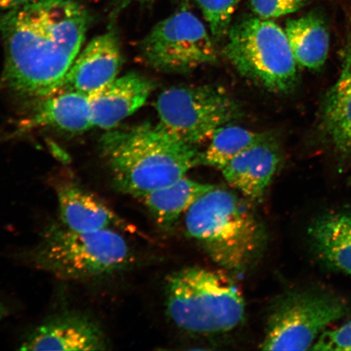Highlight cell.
Instances as JSON below:
<instances>
[{
    "instance_id": "6da1fadb",
    "label": "cell",
    "mask_w": 351,
    "mask_h": 351,
    "mask_svg": "<svg viewBox=\"0 0 351 351\" xmlns=\"http://www.w3.org/2000/svg\"><path fill=\"white\" fill-rule=\"evenodd\" d=\"M90 22L89 12L77 0H30L3 16V84L29 98L59 91Z\"/></svg>"
},
{
    "instance_id": "7a4b0ae2",
    "label": "cell",
    "mask_w": 351,
    "mask_h": 351,
    "mask_svg": "<svg viewBox=\"0 0 351 351\" xmlns=\"http://www.w3.org/2000/svg\"><path fill=\"white\" fill-rule=\"evenodd\" d=\"M100 151L118 191L140 199L186 177L202 165V152L173 137L160 124L110 130Z\"/></svg>"
},
{
    "instance_id": "3957f363",
    "label": "cell",
    "mask_w": 351,
    "mask_h": 351,
    "mask_svg": "<svg viewBox=\"0 0 351 351\" xmlns=\"http://www.w3.org/2000/svg\"><path fill=\"white\" fill-rule=\"evenodd\" d=\"M184 217L187 235L228 273H245L265 247L260 217L247 200L225 188L214 186Z\"/></svg>"
},
{
    "instance_id": "277c9868",
    "label": "cell",
    "mask_w": 351,
    "mask_h": 351,
    "mask_svg": "<svg viewBox=\"0 0 351 351\" xmlns=\"http://www.w3.org/2000/svg\"><path fill=\"white\" fill-rule=\"evenodd\" d=\"M25 256L34 269L77 282L120 273L134 261L133 249L119 230L77 232L60 221L47 227Z\"/></svg>"
},
{
    "instance_id": "5b68a950",
    "label": "cell",
    "mask_w": 351,
    "mask_h": 351,
    "mask_svg": "<svg viewBox=\"0 0 351 351\" xmlns=\"http://www.w3.org/2000/svg\"><path fill=\"white\" fill-rule=\"evenodd\" d=\"M167 315L182 330L218 335L243 322L245 304L239 285L222 271L186 267L165 282Z\"/></svg>"
},
{
    "instance_id": "8992f818",
    "label": "cell",
    "mask_w": 351,
    "mask_h": 351,
    "mask_svg": "<svg viewBox=\"0 0 351 351\" xmlns=\"http://www.w3.org/2000/svg\"><path fill=\"white\" fill-rule=\"evenodd\" d=\"M227 36L223 55L241 75L274 93L295 89L298 65L280 26L254 17L231 26Z\"/></svg>"
},
{
    "instance_id": "52a82bcc",
    "label": "cell",
    "mask_w": 351,
    "mask_h": 351,
    "mask_svg": "<svg viewBox=\"0 0 351 351\" xmlns=\"http://www.w3.org/2000/svg\"><path fill=\"white\" fill-rule=\"evenodd\" d=\"M156 109L165 130L195 147L241 117L239 104L227 91L212 86L169 88L160 95Z\"/></svg>"
},
{
    "instance_id": "ba28073f",
    "label": "cell",
    "mask_w": 351,
    "mask_h": 351,
    "mask_svg": "<svg viewBox=\"0 0 351 351\" xmlns=\"http://www.w3.org/2000/svg\"><path fill=\"white\" fill-rule=\"evenodd\" d=\"M344 300L320 291L293 292L280 298L267 319L263 350H307L330 324L346 317Z\"/></svg>"
},
{
    "instance_id": "9c48e42d",
    "label": "cell",
    "mask_w": 351,
    "mask_h": 351,
    "mask_svg": "<svg viewBox=\"0 0 351 351\" xmlns=\"http://www.w3.org/2000/svg\"><path fill=\"white\" fill-rule=\"evenodd\" d=\"M141 55L150 67L169 73H188L218 59L213 35L186 10L159 22L143 39Z\"/></svg>"
},
{
    "instance_id": "30bf717a",
    "label": "cell",
    "mask_w": 351,
    "mask_h": 351,
    "mask_svg": "<svg viewBox=\"0 0 351 351\" xmlns=\"http://www.w3.org/2000/svg\"><path fill=\"white\" fill-rule=\"evenodd\" d=\"M109 342L97 322L82 313L64 311L44 320L21 342V350H104Z\"/></svg>"
},
{
    "instance_id": "8fae6325",
    "label": "cell",
    "mask_w": 351,
    "mask_h": 351,
    "mask_svg": "<svg viewBox=\"0 0 351 351\" xmlns=\"http://www.w3.org/2000/svg\"><path fill=\"white\" fill-rule=\"evenodd\" d=\"M121 64L119 38L116 30L110 28L106 33L92 39L78 54L60 90L89 96L115 80Z\"/></svg>"
},
{
    "instance_id": "7c38bea8",
    "label": "cell",
    "mask_w": 351,
    "mask_h": 351,
    "mask_svg": "<svg viewBox=\"0 0 351 351\" xmlns=\"http://www.w3.org/2000/svg\"><path fill=\"white\" fill-rule=\"evenodd\" d=\"M55 190L60 221L68 229L77 232L129 230L124 219L99 197L73 180L57 183Z\"/></svg>"
},
{
    "instance_id": "4fadbf2b",
    "label": "cell",
    "mask_w": 351,
    "mask_h": 351,
    "mask_svg": "<svg viewBox=\"0 0 351 351\" xmlns=\"http://www.w3.org/2000/svg\"><path fill=\"white\" fill-rule=\"evenodd\" d=\"M155 87L138 73H130L89 95L93 127L110 130L138 111Z\"/></svg>"
},
{
    "instance_id": "5bb4252c",
    "label": "cell",
    "mask_w": 351,
    "mask_h": 351,
    "mask_svg": "<svg viewBox=\"0 0 351 351\" xmlns=\"http://www.w3.org/2000/svg\"><path fill=\"white\" fill-rule=\"evenodd\" d=\"M278 147L269 137L231 160L221 170L229 185L251 201H260L280 165Z\"/></svg>"
},
{
    "instance_id": "9a60e30c",
    "label": "cell",
    "mask_w": 351,
    "mask_h": 351,
    "mask_svg": "<svg viewBox=\"0 0 351 351\" xmlns=\"http://www.w3.org/2000/svg\"><path fill=\"white\" fill-rule=\"evenodd\" d=\"M24 130L51 127L69 133H82L93 127L89 96L70 90H60L42 99Z\"/></svg>"
},
{
    "instance_id": "2e32d148",
    "label": "cell",
    "mask_w": 351,
    "mask_h": 351,
    "mask_svg": "<svg viewBox=\"0 0 351 351\" xmlns=\"http://www.w3.org/2000/svg\"><path fill=\"white\" fill-rule=\"evenodd\" d=\"M308 235L320 260L351 278V213L319 217L311 223Z\"/></svg>"
},
{
    "instance_id": "e0dca14e",
    "label": "cell",
    "mask_w": 351,
    "mask_h": 351,
    "mask_svg": "<svg viewBox=\"0 0 351 351\" xmlns=\"http://www.w3.org/2000/svg\"><path fill=\"white\" fill-rule=\"evenodd\" d=\"M322 118L333 146L351 152V45L344 52L339 78L324 100Z\"/></svg>"
},
{
    "instance_id": "ac0fdd59",
    "label": "cell",
    "mask_w": 351,
    "mask_h": 351,
    "mask_svg": "<svg viewBox=\"0 0 351 351\" xmlns=\"http://www.w3.org/2000/svg\"><path fill=\"white\" fill-rule=\"evenodd\" d=\"M214 186L184 177L172 184L148 193L140 200L150 210L158 225L172 229L195 202Z\"/></svg>"
},
{
    "instance_id": "d6986e66",
    "label": "cell",
    "mask_w": 351,
    "mask_h": 351,
    "mask_svg": "<svg viewBox=\"0 0 351 351\" xmlns=\"http://www.w3.org/2000/svg\"><path fill=\"white\" fill-rule=\"evenodd\" d=\"M285 33L298 66L314 71L324 67L328 55L329 35L318 15L289 21Z\"/></svg>"
},
{
    "instance_id": "ffe728a7",
    "label": "cell",
    "mask_w": 351,
    "mask_h": 351,
    "mask_svg": "<svg viewBox=\"0 0 351 351\" xmlns=\"http://www.w3.org/2000/svg\"><path fill=\"white\" fill-rule=\"evenodd\" d=\"M267 138V134L243 127L230 124L223 126L210 139L207 150L202 152V165L221 171L240 154Z\"/></svg>"
},
{
    "instance_id": "44dd1931",
    "label": "cell",
    "mask_w": 351,
    "mask_h": 351,
    "mask_svg": "<svg viewBox=\"0 0 351 351\" xmlns=\"http://www.w3.org/2000/svg\"><path fill=\"white\" fill-rule=\"evenodd\" d=\"M213 38L227 36L230 32L232 16L238 8L240 0H195Z\"/></svg>"
},
{
    "instance_id": "7402d4cb",
    "label": "cell",
    "mask_w": 351,
    "mask_h": 351,
    "mask_svg": "<svg viewBox=\"0 0 351 351\" xmlns=\"http://www.w3.org/2000/svg\"><path fill=\"white\" fill-rule=\"evenodd\" d=\"M254 14L263 19H274L291 14L304 7L293 0H251Z\"/></svg>"
},
{
    "instance_id": "603a6c76",
    "label": "cell",
    "mask_w": 351,
    "mask_h": 351,
    "mask_svg": "<svg viewBox=\"0 0 351 351\" xmlns=\"http://www.w3.org/2000/svg\"><path fill=\"white\" fill-rule=\"evenodd\" d=\"M313 350H351V320L332 331H326L315 342Z\"/></svg>"
},
{
    "instance_id": "cb8c5ba5",
    "label": "cell",
    "mask_w": 351,
    "mask_h": 351,
    "mask_svg": "<svg viewBox=\"0 0 351 351\" xmlns=\"http://www.w3.org/2000/svg\"><path fill=\"white\" fill-rule=\"evenodd\" d=\"M30 0H0V19Z\"/></svg>"
},
{
    "instance_id": "d4e9b609",
    "label": "cell",
    "mask_w": 351,
    "mask_h": 351,
    "mask_svg": "<svg viewBox=\"0 0 351 351\" xmlns=\"http://www.w3.org/2000/svg\"><path fill=\"white\" fill-rule=\"evenodd\" d=\"M117 8H123L129 5L132 3H147L153 1V0H116Z\"/></svg>"
},
{
    "instance_id": "484cf974",
    "label": "cell",
    "mask_w": 351,
    "mask_h": 351,
    "mask_svg": "<svg viewBox=\"0 0 351 351\" xmlns=\"http://www.w3.org/2000/svg\"><path fill=\"white\" fill-rule=\"evenodd\" d=\"M8 314V306L0 301V322L7 317Z\"/></svg>"
},
{
    "instance_id": "4316f807",
    "label": "cell",
    "mask_w": 351,
    "mask_h": 351,
    "mask_svg": "<svg viewBox=\"0 0 351 351\" xmlns=\"http://www.w3.org/2000/svg\"><path fill=\"white\" fill-rule=\"evenodd\" d=\"M293 1H295V2L300 3L302 4V5L304 6L305 3L307 1V0H293Z\"/></svg>"
}]
</instances>
